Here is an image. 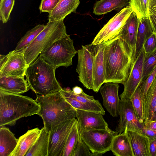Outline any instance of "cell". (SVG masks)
<instances>
[{"instance_id":"1","label":"cell","mask_w":156,"mask_h":156,"mask_svg":"<svg viewBox=\"0 0 156 156\" xmlns=\"http://www.w3.org/2000/svg\"><path fill=\"white\" fill-rule=\"evenodd\" d=\"M105 44V83L123 84L127 80L135 62L130 48L125 41L118 37Z\"/></svg>"},{"instance_id":"2","label":"cell","mask_w":156,"mask_h":156,"mask_svg":"<svg viewBox=\"0 0 156 156\" xmlns=\"http://www.w3.org/2000/svg\"><path fill=\"white\" fill-rule=\"evenodd\" d=\"M40 106L37 115L42 118L44 127L50 132L56 126L75 118L76 109L63 98L60 91L46 95H37Z\"/></svg>"},{"instance_id":"3","label":"cell","mask_w":156,"mask_h":156,"mask_svg":"<svg viewBox=\"0 0 156 156\" xmlns=\"http://www.w3.org/2000/svg\"><path fill=\"white\" fill-rule=\"evenodd\" d=\"M40 108L29 97L0 90V127L13 126L20 119L37 114Z\"/></svg>"},{"instance_id":"4","label":"cell","mask_w":156,"mask_h":156,"mask_svg":"<svg viewBox=\"0 0 156 156\" xmlns=\"http://www.w3.org/2000/svg\"><path fill=\"white\" fill-rule=\"evenodd\" d=\"M56 69L39 55L26 70L29 87L36 94L43 96L59 91L62 87L55 77Z\"/></svg>"},{"instance_id":"5","label":"cell","mask_w":156,"mask_h":156,"mask_svg":"<svg viewBox=\"0 0 156 156\" xmlns=\"http://www.w3.org/2000/svg\"><path fill=\"white\" fill-rule=\"evenodd\" d=\"M66 34L63 20L48 21L44 29L24 50V57L28 66L45 49Z\"/></svg>"},{"instance_id":"6","label":"cell","mask_w":156,"mask_h":156,"mask_svg":"<svg viewBox=\"0 0 156 156\" xmlns=\"http://www.w3.org/2000/svg\"><path fill=\"white\" fill-rule=\"evenodd\" d=\"M73 41L66 34L45 49L39 55L48 64L56 69L68 67L73 64L72 59L77 53Z\"/></svg>"},{"instance_id":"7","label":"cell","mask_w":156,"mask_h":156,"mask_svg":"<svg viewBox=\"0 0 156 156\" xmlns=\"http://www.w3.org/2000/svg\"><path fill=\"white\" fill-rule=\"evenodd\" d=\"M133 12L129 5L122 9L104 26L91 44H105L117 38L126 21Z\"/></svg>"},{"instance_id":"8","label":"cell","mask_w":156,"mask_h":156,"mask_svg":"<svg viewBox=\"0 0 156 156\" xmlns=\"http://www.w3.org/2000/svg\"><path fill=\"white\" fill-rule=\"evenodd\" d=\"M80 133L82 139L90 151L102 155L111 151L113 137L118 134L110 129L80 131Z\"/></svg>"},{"instance_id":"9","label":"cell","mask_w":156,"mask_h":156,"mask_svg":"<svg viewBox=\"0 0 156 156\" xmlns=\"http://www.w3.org/2000/svg\"><path fill=\"white\" fill-rule=\"evenodd\" d=\"M24 51L15 52L13 50L5 55H0V77H24L28 66Z\"/></svg>"},{"instance_id":"10","label":"cell","mask_w":156,"mask_h":156,"mask_svg":"<svg viewBox=\"0 0 156 156\" xmlns=\"http://www.w3.org/2000/svg\"><path fill=\"white\" fill-rule=\"evenodd\" d=\"M76 119L75 118L66 121L51 131L48 156H62L67 138Z\"/></svg>"},{"instance_id":"11","label":"cell","mask_w":156,"mask_h":156,"mask_svg":"<svg viewBox=\"0 0 156 156\" xmlns=\"http://www.w3.org/2000/svg\"><path fill=\"white\" fill-rule=\"evenodd\" d=\"M59 91L65 100L76 109L105 115V111L99 101L83 91L80 94H76L69 89L62 88Z\"/></svg>"},{"instance_id":"12","label":"cell","mask_w":156,"mask_h":156,"mask_svg":"<svg viewBox=\"0 0 156 156\" xmlns=\"http://www.w3.org/2000/svg\"><path fill=\"white\" fill-rule=\"evenodd\" d=\"M119 119L115 128L118 134L126 130L142 132L144 125L138 119L130 99L120 100Z\"/></svg>"},{"instance_id":"13","label":"cell","mask_w":156,"mask_h":156,"mask_svg":"<svg viewBox=\"0 0 156 156\" xmlns=\"http://www.w3.org/2000/svg\"><path fill=\"white\" fill-rule=\"evenodd\" d=\"M78 59L76 71L78 74L79 80L87 89L93 87V55L86 45L77 51Z\"/></svg>"},{"instance_id":"14","label":"cell","mask_w":156,"mask_h":156,"mask_svg":"<svg viewBox=\"0 0 156 156\" xmlns=\"http://www.w3.org/2000/svg\"><path fill=\"white\" fill-rule=\"evenodd\" d=\"M92 53L93 57V80L92 90L98 93L105 83V66L104 59L105 44L86 45Z\"/></svg>"},{"instance_id":"15","label":"cell","mask_w":156,"mask_h":156,"mask_svg":"<svg viewBox=\"0 0 156 156\" xmlns=\"http://www.w3.org/2000/svg\"><path fill=\"white\" fill-rule=\"evenodd\" d=\"M145 55L143 47L136 59L127 80L123 84L124 88L123 92L119 95L120 100L130 99L137 88L140 85L142 81L143 63Z\"/></svg>"},{"instance_id":"16","label":"cell","mask_w":156,"mask_h":156,"mask_svg":"<svg viewBox=\"0 0 156 156\" xmlns=\"http://www.w3.org/2000/svg\"><path fill=\"white\" fill-rule=\"evenodd\" d=\"M105 83L99 89L103 105L111 115L117 117L119 114L120 102L118 94L119 83L112 82Z\"/></svg>"},{"instance_id":"17","label":"cell","mask_w":156,"mask_h":156,"mask_svg":"<svg viewBox=\"0 0 156 156\" xmlns=\"http://www.w3.org/2000/svg\"><path fill=\"white\" fill-rule=\"evenodd\" d=\"M103 115L100 113L76 109V118L80 130L109 129L108 125Z\"/></svg>"},{"instance_id":"18","label":"cell","mask_w":156,"mask_h":156,"mask_svg":"<svg viewBox=\"0 0 156 156\" xmlns=\"http://www.w3.org/2000/svg\"><path fill=\"white\" fill-rule=\"evenodd\" d=\"M138 28V19L133 12L127 19L118 37L125 41L128 45L134 61Z\"/></svg>"},{"instance_id":"19","label":"cell","mask_w":156,"mask_h":156,"mask_svg":"<svg viewBox=\"0 0 156 156\" xmlns=\"http://www.w3.org/2000/svg\"><path fill=\"white\" fill-rule=\"evenodd\" d=\"M126 130L134 156H151L148 137L140 132Z\"/></svg>"},{"instance_id":"20","label":"cell","mask_w":156,"mask_h":156,"mask_svg":"<svg viewBox=\"0 0 156 156\" xmlns=\"http://www.w3.org/2000/svg\"><path fill=\"white\" fill-rule=\"evenodd\" d=\"M29 87L24 77L5 76L0 77V90L17 94L27 91Z\"/></svg>"},{"instance_id":"21","label":"cell","mask_w":156,"mask_h":156,"mask_svg":"<svg viewBox=\"0 0 156 156\" xmlns=\"http://www.w3.org/2000/svg\"><path fill=\"white\" fill-rule=\"evenodd\" d=\"M79 0H60L55 8L48 13V21L63 20L68 15L76 12Z\"/></svg>"},{"instance_id":"22","label":"cell","mask_w":156,"mask_h":156,"mask_svg":"<svg viewBox=\"0 0 156 156\" xmlns=\"http://www.w3.org/2000/svg\"><path fill=\"white\" fill-rule=\"evenodd\" d=\"M41 129L38 128L28 130L18 139L17 146L10 156H25L38 138Z\"/></svg>"},{"instance_id":"23","label":"cell","mask_w":156,"mask_h":156,"mask_svg":"<svg viewBox=\"0 0 156 156\" xmlns=\"http://www.w3.org/2000/svg\"><path fill=\"white\" fill-rule=\"evenodd\" d=\"M138 19V28L135 49V58L139 55L147 40L154 33L149 17Z\"/></svg>"},{"instance_id":"24","label":"cell","mask_w":156,"mask_h":156,"mask_svg":"<svg viewBox=\"0 0 156 156\" xmlns=\"http://www.w3.org/2000/svg\"><path fill=\"white\" fill-rule=\"evenodd\" d=\"M111 151L116 156H134L126 130L114 136Z\"/></svg>"},{"instance_id":"25","label":"cell","mask_w":156,"mask_h":156,"mask_svg":"<svg viewBox=\"0 0 156 156\" xmlns=\"http://www.w3.org/2000/svg\"><path fill=\"white\" fill-rule=\"evenodd\" d=\"M0 156H10L18 141L8 128L0 127Z\"/></svg>"},{"instance_id":"26","label":"cell","mask_w":156,"mask_h":156,"mask_svg":"<svg viewBox=\"0 0 156 156\" xmlns=\"http://www.w3.org/2000/svg\"><path fill=\"white\" fill-rule=\"evenodd\" d=\"M49 134L44 126L42 128L38 138L25 156H48Z\"/></svg>"},{"instance_id":"27","label":"cell","mask_w":156,"mask_h":156,"mask_svg":"<svg viewBox=\"0 0 156 156\" xmlns=\"http://www.w3.org/2000/svg\"><path fill=\"white\" fill-rule=\"evenodd\" d=\"M144 125L151 120L156 105V76L143 100Z\"/></svg>"},{"instance_id":"28","label":"cell","mask_w":156,"mask_h":156,"mask_svg":"<svg viewBox=\"0 0 156 156\" xmlns=\"http://www.w3.org/2000/svg\"><path fill=\"white\" fill-rule=\"evenodd\" d=\"M129 0H100L96 2L93 9V13L100 15L113 10L122 9L129 4Z\"/></svg>"},{"instance_id":"29","label":"cell","mask_w":156,"mask_h":156,"mask_svg":"<svg viewBox=\"0 0 156 156\" xmlns=\"http://www.w3.org/2000/svg\"><path fill=\"white\" fill-rule=\"evenodd\" d=\"M80 136V128L76 119L67 138L62 156H73Z\"/></svg>"},{"instance_id":"30","label":"cell","mask_w":156,"mask_h":156,"mask_svg":"<svg viewBox=\"0 0 156 156\" xmlns=\"http://www.w3.org/2000/svg\"><path fill=\"white\" fill-rule=\"evenodd\" d=\"M45 25L39 24L27 32L17 44L15 52L24 50L44 29Z\"/></svg>"},{"instance_id":"31","label":"cell","mask_w":156,"mask_h":156,"mask_svg":"<svg viewBox=\"0 0 156 156\" xmlns=\"http://www.w3.org/2000/svg\"><path fill=\"white\" fill-rule=\"evenodd\" d=\"M140 85L137 88L130 100L138 119L144 125L143 98Z\"/></svg>"},{"instance_id":"32","label":"cell","mask_w":156,"mask_h":156,"mask_svg":"<svg viewBox=\"0 0 156 156\" xmlns=\"http://www.w3.org/2000/svg\"><path fill=\"white\" fill-rule=\"evenodd\" d=\"M150 0H129V5L137 18L149 17Z\"/></svg>"},{"instance_id":"33","label":"cell","mask_w":156,"mask_h":156,"mask_svg":"<svg viewBox=\"0 0 156 156\" xmlns=\"http://www.w3.org/2000/svg\"><path fill=\"white\" fill-rule=\"evenodd\" d=\"M156 66V49L145 55L143 66L142 81L144 80Z\"/></svg>"},{"instance_id":"34","label":"cell","mask_w":156,"mask_h":156,"mask_svg":"<svg viewBox=\"0 0 156 156\" xmlns=\"http://www.w3.org/2000/svg\"><path fill=\"white\" fill-rule=\"evenodd\" d=\"M15 2V0H0V20L3 23H6L10 20Z\"/></svg>"},{"instance_id":"35","label":"cell","mask_w":156,"mask_h":156,"mask_svg":"<svg viewBox=\"0 0 156 156\" xmlns=\"http://www.w3.org/2000/svg\"><path fill=\"white\" fill-rule=\"evenodd\" d=\"M102 155L91 152L82 139L81 135L75 148L73 156H100Z\"/></svg>"},{"instance_id":"36","label":"cell","mask_w":156,"mask_h":156,"mask_svg":"<svg viewBox=\"0 0 156 156\" xmlns=\"http://www.w3.org/2000/svg\"><path fill=\"white\" fill-rule=\"evenodd\" d=\"M156 76V66L147 78L141 82L140 85L142 93L143 100L145 97L148 89L153 82Z\"/></svg>"},{"instance_id":"37","label":"cell","mask_w":156,"mask_h":156,"mask_svg":"<svg viewBox=\"0 0 156 156\" xmlns=\"http://www.w3.org/2000/svg\"><path fill=\"white\" fill-rule=\"evenodd\" d=\"M60 0H41L39 6L40 12H51Z\"/></svg>"},{"instance_id":"38","label":"cell","mask_w":156,"mask_h":156,"mask_svg":"<svg viewBox=\"0 0 156 156\" xmlns=\"http://www.w3.org/2000/svg\"><path fill=\"white\" fill-rule=\"evenodd\" d=\"M145 55L156 49V33H154L146 41L143 46Z\"/></svg>"},{"instance_id":"39","label":"cell","mask_w":156,"mask_h":156,"mask_svg":"<svg viewBox=\"0 0 156 156\" xmlns=\"http://www.w3.org/2000/svg\"><path fill=\"white\" fill-rule=\"evenodd\" d=\"M141 133L147 136L150 141L156 138V130L150 129L144 127Z\"/></svg>"},{"instance_id":"40","label":"cell","mask_w":156,"mask_h":156,"mask_svg":"<svg viewBox=\"0 0 156 156\" xmlns=\"http://www.w3.org/2000/svg\"><path fill=\"white\" fill-rule=\"evenodd\" d=\"M150 150L151 156H156V138L150 141Z\"/></svg>"},{"instance_id":"41","label":"cell","mask_w":156,"mask_h":156,"mask_svg":"<svg viewBox=\"0 0 156 156\" xmlns=\"http://www.w3.org/2000/svg\"><path fill=\"white\" fill-rule=\"evenodd\" d=\"M149 15H156V0H150L149 6Z\"/></svg>"},{"instance_id":"42","label":"cell","mask_w":156,"mask_h":156,"mask_svg":"<svg viewBox=\"0 0 156 156\" xmlns=\"http://www.w3.org/2000/svg\"><path fill=\"white\" fill-rule=\"evenodd\" d=\"M149 18L153 30L156 33V15L150 14Z\"/></svg>"},{"instance_id":"43","label":"cell","mask_w":156,"mask_h":156,"mask_svg":"<svg viewBox=\"0 0 156 156\" xmlns=\"http://www.w3.org/2000/svg\"><path fill=\"white\" fill-rule=\"evenodd\" d=\"M144 127L153 130H156V120H150L144 125Z\"/></svg>"},{"instance_id":"44","label":"cell","mask_w":156,"mask_h":156,"mask_svg":"<svg viewBox=\"0 0 156 156\" xmlns=\"http://www.w3.org/2000/svg\"><path fill=\"white\" fill-rule=\"evenodd\" d=\"M72 90L76 94H80L83 91L82 89L78 86L74 87L73 88Z\"/></svg>"},{"instance_id":"45","label":"cell","mask_w":156,"mask_h":156,"mask_svg":"<svg viewBox=\"0 0 156 156\" xmlns=\"http://www.w3.org/2000/svg\"><path fill=\"white\" fill-rule=\"evenodd\" d=\"M151 120L154 121L156 120V105L155 107L152 118Z\"/></svg>"}]
</instances>
